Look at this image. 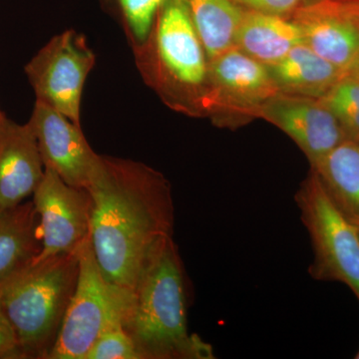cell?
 I'll use <instances>...</instances> for the list:
<instances>
[{
  "instance_id": "cell-1",
  "label": "cell",
  "mask_w": 359,
  "mask_h": 359,
  "mask_svg": "<svg viewBox=\"0 0 359 359\" xmlns=\"http://www.w3.org/2000/svg\"><path fill=\"white\" fill-rule=\"evenodd\" d=\"M87 190L90 240L99 269L106 280L133 290L153 250L173 237L171 185L144 163L99 155Z\"/></svg>"
},
{
  "instance_id": "cell-2",
  "label": "cell",
  "mask_w": 359,
  "mask_h": 359,
  "mask_svg": "<svg viewBox=\"0 0 359 359\" xmlns=\"http://www.w3.org/2000/svg\"><path fill=\"white\" fill-rule=\"evenodd\" d=\"M124 328L141 359H212L214 349L191 334L183 262L173 237L156 247L133 289Z\"/></svg>"
},
{
  "instance_id": "cell-3",
  "label": "cell",
  "mask_w": 359,
  "mask_h": 359,
  "mask_svg": "<svg viewBox=\"0 0 359 359\" xmlns=\"http://www.w3.org/2000/svg\"><path fill=\"white\" fill-rule=\"evenodd\" d=\"M133 52L144 81L167 106L205 115L209 59L184 0L165 2L147 41Z\"/></svg>"
},
{
  "instance_id": "cell-4",
  "label": "cell",
  "mask_w": 359,
  "mask_h": 359,
  "mask_svg": "<svg viewBox=\"0 0 359 359\" xmlns=\"http://www.w3.org/2000/svg\"><path fill=\"white\" fill-rule=\"evenodd\" d=\"M79 248L44 259L34 257L0 283V306L23 359L48 358L76 289Z\"/></svg>"
},
{
  "instance_id": "cell-5",
  "label": "cell",
  "mask_w": 359,
  "mask_h": 359,
  "mask_svg": "<svg viewBox=\"0 0 359 359\" xmlns=\"http://www.w3.org/2000/svg\"><path fill=\"white\" fill-rule=\"evenodd\" d=\"M133 299V290L106 280L97 264L89 233L79 248L76 289L47 359H86L101 334L111 328L124 327Z\"/></svg>"
},
{
  "instance_id": "cell-6",
  "label": "cell",
  "mask_w": 359,
  "mask_h": 359,
  "mask_svg": "<svg viewBox=\"0 0 359 359\" xmlns=\"http://www.w3.org/2000/svg\"><path fill=\"white\" fill-rule=\"evenodd\" d=\"M313 252L309 276L321 282L347 285L359 302V233L344 218L313 170L294 195Z\"/></svg>"
},
{
  "instance_id": "cell-7",
  "label": "cell",
  "mask_w": 359,
  "mask_h": 359,
  "mask_svg": "<svg viewBox=\"0 0 359 359\" xmlns=\"http://www.w3.org/2000/svg\"><path fill=\"white\" fill-rule=\"evenodd\" d=\"M96 56L84 35L69 29L52 37L25 66V73L41 101L81 125L85 82Z\"/></svg>"
},
{
  "instance_id": "cell-8",
  "label": "cell",
  "mask_w": 359,
  "mask_h": 359,
  "mask_svg": "<svg viewBox=\"0 0 359 359\" xmlns=\"http://www.w3.org/2000/svg\"><path fill=\"white\" fill-rule=\"evenodd\" d=\"M278 93L268 66L231 47L209 60L205 115L222 126L252 119V111Z\"/></svg>"
},
{
  "instance_id": "cell-9",
  "label": "cell",
  "mask_w": 359,
  "mask_h": 359,
  "mask_svg": "<svg viewBox=\"0 0 359 359\" xmlns=\"http://www.w3.org/2000/svg\"><path fill=\"white\" fill-rule=\"evenodd\" d=\"M32 203L41 237L36 259L72 252L88 237L92 203L86 189L68 185L55 172L45 169Z\"/></svg>"
},
{
  "instance_id": "cell-10",
  "label": "cell",
  "mask_w": 359,
  "mask_h": 359,
  "mask_svg": "<svg viewBox=\"0 0 359 359\" xmlns=\"http://www.w3.org/2000/svg\"><path fill=\"white\" fill-rule=\"evenodd\" d=\"M256 118L287 134L311 166L346 141L334 116L320 99L278 92L252 111V119Z\"/></svg>"
},
{
  "instance_id": "cell-11",
  "label": "cell",
  "mask_w": 359,
  "mask_h": 359,
  "mask_svg": "<svg viewBox=\"0 0 359 359\" xmlns=\"http://www.w3.org/2000/svg\"><path fill=\"white\" fill-rule=\"evenodd\" d=\"M28 124L36 138L45 169L68 185L86 189L99 155L91 148L81 125L36 100Z\"/></svg>"
},
{
  "instance_id": "cell-12",
  "label": "cell",
  "mask_w": 359,
  "mask_h": 359,
  "mask_svg": "<svg viewBox=\"0 0 359 359\" xmlns=\"http://www.w3.org/2000/svg\"><path fill=\"white\" fill-rule=\"evenodd\" d=\"M304 43L332 65L349 69L359 55V0H311L290 18Z\"/></svg>"
},
{
  "instance_id": "cell-13",
  "label": "cell",
  "mask_w": 359,
  "mask_h": 359,
  "mask_svg": "<svg viewBox=\"0 0 359 359\" xmlns=\"http://www.w3.org/2000/svg\"><path fill=\"white\" fill-rule=\"evenodd\" d=\"M45 173L35 135L0 113V212L14 209L33 195Z\"/></svg>"
},
{
  "instance_id": "cell-14",
  "label": "cell",
  "mask_w": 359,
  "mask_h": 359,
  "mask_svg": "<svg viewBox=\"0 0 359 359\" xmlns=\"http://www.w3.org/2000/svg\"><path fill=\"white\" fill-rule=\"evenodd\" d=\"M268 69L280 93L316 99L323 98L347 74L306 43L297 45Z\"/></svg>"
},
{
  "instance_id": "cell-15",
  "label": "cell",
  "mask_w": 359,
  "mask_h": 359,
  "mask_svg": "<svg viewBox=\"0 0 359 359\" xmlns=\"http://www.w3.org/2000/svg\"><path fill=\"white\" fill-rule=\"evenodd\" d=\"M302 43L301 29L290 18L245 9L235 37V47L266 66L278 62Z\"/></svg>"
},
{
  "instance_id": "cell-16",
  "label": "cell",
  "mask_w": 359,
  "mask_h": 359,
  "mask_svg": "<svg viewBox=\"0 0 359 359\" xmlns=\"http://www.w3.org/2000/svg\"><path fill=\"white\" fill-rule=\"evenodd\" d=\"M311 170L335 208L359 228V143L344 141Z\"/></svg>"
},
{
  "instance_id": "cell-17",
  "label": "cell",
  "mask_w": 359,
  "mask_h": 359,
  "mask_svg": "<svg viewBox=\"0 0 359 359\" xmlns=\"http://www.w3.org/2000/svg\"><path fill=\"white\" fill-rule=\"evenodd\" d=\"M40 250L39 219L33 203L0 212V283L29 264Z\"/></svg>"
},
{
  "instance_id": "cell-18",
  "label": "cell",
  "mask_w": 359,
  "mask_h": 359,
  "mask_svg": "<svg viewBox=\"0 0 359 359\" xmlns=\"http://www.w3.org/2000/svg\"><path fill=\"white\" fill-rule=\"evenodd\" d=\"M208 59L235 46L244 8L231 0H184Z\"/></svg>"
},
{
  "instance_id": "cell-19",
  "label": "cell",
  "mask_w": 359,
  "mask_h": 359,
  "mask_svg": "<svg viewBox=\"0 0 359 359\" xmlns=\"http://www.w3.org/2000/svg\"><path fill=\"white\" fill-rule=\"evenodd\" d=\"M320 100L334 116L346 141L359 143L358 80L347 73Z\"/></svg>"
},
{
  "instance_id": "cell-20",
  "label": "cell",
  "mask_w": 359,
  "mask_h": 359,
  "mask_svg": "<svg viewBox=\"0 0 359 359\" xmlns=\"http://www.w3.org/2000/svg\"><path fill=\"white\" fill-rule=\"evenodd\" d=\"M132 49L147 41L160 9L167 0H112Z\"/></svg>"
},
{
  "instance_id": "cell-21",
  "label": "cell",
  "mask_w": 359,
  "mask_h": 359,
  "mask_svg": "<svg viewBox=\"0 0 359 359\" xmlns=\"http://www.w3.org/2000/svg\"><path fill=\"white\" fill-rule=\"evenodd\" d=\"M86 359H141L133 339L123 327L111 328L94 342Z\"/></svg>"
},
{
  "instance_id": "cell-22",
  "label": "cell",
  "mask_w": 359,
  "mask_h": 359,
  "mask_svg": "<svg viewBox=\"0 0 359 359\" xmlns=\"http://www.w3.org/2000/svg\"><path fill=\"white\" fill-rule=\"evenodd\" d=\"M245 11L290 18L311 0H231Z\"/></svg>"
},
{
  "instance_id": "cell-23",
  "label": "cell",
  "mask_w": 359,
  "mask_h": 359,
  "mask_svg": "<svg viewBox=\"0 0 359 359\" xmlns=\"http://www.w3.org/2000/svg\"><path fill=\"white\" fill-rule=\"evenodd\" d=\"M0 359H23L11 323L0 306Z\"/></svg>"
},
{
  "instance_id": "cell-24",
  "label": "cell",
  "mask_w": 359,
  "mask_h": 359,
  "mask_svg": "<svg viewBox=\"0 0 359 359\" xmlns=\"http://www.w3.org/2000/svg\"><path fill=\"white\" fill-rule=\"evenodd\" d=\"M347 73L351 74V76L356 78L359 81V55L353 65H351V67H349V69L347 70Z\"/></svg>"
},
{
  "instance_id": "cell-25",
  "label": "cell",
  "mask_w": 359,
  "mask_h": 359,
  "mask_svg": "<svg viewBox=\"0 0 359 359\" xmlns=\"http://www.w3.org/2000/svg\"><path fill=\"white\" fill-rule=\"evenodd\" d=\"M354 358L359 359V351H358V353L355 354V356H354Z\"/></svg>"
},
{
  "instance_id": "cell-26",
  "label": "cell",
  "mask_w": 359,
  "mask_h": 359,
  "mask_svg": "<svg viewBox=\"0 0 359 359\" xmlns=\"http://www.w3.org/2000/svg\"><path fill=\"white\" fill-rule=\"evenodd\" d=\"M358 233H359V228H358Z\"/></svg>"
},
{
  "instance_id": "cell-27",
  "label": "cell",
  "mask_w": 359,
  "mask_h": 359,
  "mask_svg": "<svg viewBox=\"0 0 359 359\" xmlns=\"http://www.w3.org/2000/svg\"><path fill=\"white\" fill-rule=\"evenodd\" d=\"M0 113H1V111H0Z\"/></svg>"
}]
</instances>
